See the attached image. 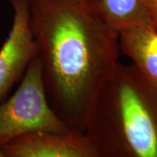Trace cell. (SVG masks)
<instances>
[{"label": "cell", "instance_id": "obj_6", "mask_svg": "<svg viewBox=\"0 0 157 157\" xmlns=\"http://www.w3.org/2000/svg\"><path fill=\"white\" fill-rule=\"evenodd\" d=\"M120 50L143 76L157 86V29L130 26L119 32Z\"/></svg>", "mask_w": 157, "mask_h": 157}, {"label": "cell", "instance_id": "obj_1", "mask_svg": "<svg viewBox=\"0 0 157 157\" xmlns=\"http://www.w3.org/2000/svg\"><path fill=\"white\" fill-rule=\"evenodd\" d=\"M30 24L52 107L69 128L85 133L120 63L118 32L88 0H30Z\"/></svg>", "mask_w": 157, "mask_h": 157}, {"label": "cell", "instance_id": "obj_4", "mask_svg": "<svg viewBox=\"0 0 157 157\" xmlns=\"http://www.w3.org/2000/svg\"><path fill=\"white\" fill-rule=\"evenodd\" d=\"M13 19L9 36L0 48V101L22 78L39 54L30 24V0H11Z\"/></svg>", "mask_w": 157, "mask_h": 157}, {"label": "cell", "instance_id": "obj_8", "mask_svg": "<svg viewBox=\"0 0 157 157\" xmlns=\"http://www.w3.org/2000/svg\"><path fill=\"white\" fill-rule=\"evenodd\" d=\"M147 7L149 11L152 25L154 28L157 29V0H145Z\"/></svg>", "mask_w": 157, "mask_h": 157}, {"label": "cell", "instance_id": "obj_5", "mask_svg": "<svg viewBox=\"0 0 157 157\" xmlns=\"http://www.w3.org/2000/svg\"><path fill=\"white\" fill-rule=\"evenodd\" d=\"M5 157H100L86 133H35L1 147Z\"/></svg>", "mask_w": 157, "mask_h": 157}, {"label": "cell", "instance_id": "obj_3", "mask_svg": "<svg viewBox=\"0 0 157 157\" xmlns=\"http://www.w3.org/2000/svg\"><path fill=\"white\" fill-rule=\"evenodd\" d=\"M72 130L51 105L39 54L30 63L17 91L0 105V147L22 135Z\"/></svg>", "mask_w": 157, "mask_h": 157}, {"label": "cell", "instance_id": "obj_9", "mask_svg": "<svg viewBox=\"0 0 157 157\" xmlns=\"http://www.w3.org/2000/svg\"><path fill=\"white\" fill-rule=\"evenodd\" d=\"M0 157H5V154H4V152H3L1 147H0Z\"/></svg>", "mask_w": 157, "mask_h": 157}, {"label": "cell", "instance_id": "obj_7", "mask_svg": "<svg viewBox=\"0 0 157 157\" xmlns=\"http://www.w3.org/2000/svg\"><path fill=\"white\" fill-rule=\"evenodd\" d=\"M88 1L96 14L118 33L123 29L135 25L153 27L145 0Z\"/></svg>", "mask_w": 157, "mask_h": 157}, {"label": "cell", "instance_id": "obj_2", "mask_svg": "<svg viewBox=\"0 0 157 157\" xmlns=\"http://www.w3.org/2000/svg\"><path fill=\"white\" fill-rule=\"evenodd\" d=\"M85 133L100 157H157V86L120 62Z\"/></svg>", "mask_w": 157, "mask_h": 157}]
</instances>
